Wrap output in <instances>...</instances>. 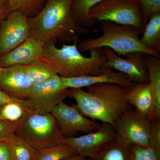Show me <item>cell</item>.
<instances>
[{"label":"cell","mask_w":160,"mask_h":160,"mask_svg":"<svg viewBox=\"0 0 160 160\" xmlns=\"http://www.w3.org/2000/svg\"><path fill=\"white\" fill-rule=\"evenodd\" d=\"M56 42L52 41L44 44L42 58L61 77L95 75L102 72L107 60L103 48L92 49L90 56L87 57L79 51L78 43L64 44L62 48H58Z\"/></svg>","instance_id":"3957f363"},{"label":"cell","mask_w":160,"mask_h":160,"mask_svg":"<svg viewBox=\"0 0 160 160\" xmlns=\"http://www.w3.org/2000/svg\"><path fill=\"white\" fill-rule=\"evenodd\" d=\"M44 51V43L30 36L15 49L0 56V66L2 68H6L25 65L42 57Z\"/></svg>","instance_id":"9a60e30c"},{"label":"cell","mask_w":160,"mask_h":160,"mask_svg":"<svg viewBox=\"0 0 160 160\" xmlns=\"http://www.w3.org/2000/svg\"><path fill=\"white\" fill-rule=\"evenodd\" d=\"M140 41L147 49L160 54V12L152 15Z\"/></svg>","instance_id":"d6986e66"},{"label":"cell","mask_w":160,"mask_h":160,"mask_svg":"<svg viewBox=\"0 0 160 160\" xmlns=\"http://www.w3.org/2000/svg\"><path fill=\"white\" fill-rule=\"evenodd\" d=\"M128 103L141 114L147 118L152 105V95L149 82L136 83L129 89L127 96Z\"/></svg>","instance_id":"e0dca14e"},{"label":"cell","mask_w":160,"mask_h":160,"mask_svg":"<svg viewBox=\"0 0 160 160\" xmlns=\"http://www.w3.org/2000/svg\"><path fill=\"white\" fill-rule=\"evenodd\" d=\"M9 13L8 5L0 7V23L7 17Z\"/></svg>","instance_id":"1f68e13d"},{"label":"cell","mask_w":160,"mask_h":160,"mask_svg":"<svg viewBox=\"0 0 160 160\" xmlns=\"http://www.w3.org/2000/svg\"><path fill=\"white\" fill-rule=\"evenodd\" d=\"M24 66L32 86L43 82L58 75L52 66L42 57Z\"/></svg>","instance_id":"ffe728a7"},{"label":"cell","mask_w":160,"mask_h":160,"mask_svg":"<svg viewBox=\"0 0 160 160\" xmlns=\"http://www.w3.org/2000/svg\"><path fill=\"white\" fill-rule=\"evenodd\" d=\"M130 145L117 137L102 146L90 160H129Z\"/></svg>","instance_id":"ac0fdd59"},{"label":"cell","mask_w":160,"mask_h":160,"mask_svg":"<svg viewBox=\"0 0 160 160\" xmlns=\"http://www.w3.org/2000/svg\"><path fill=\"white\" fill-rule=\"evenodd\" d=\"M149 142V146L160 153V119L150 122Z\"/></svg>","instance_id":"f1b7e54d"},{"label":"cell","mask_w":160,"mask_h":160,"mask_svg":"<svg viewBox=\"0 0 160 160\" xmlns=\"http://www.w3.org/2000/svg\"><path fill=\"white\" fill-rule=\"evenodd\" d=\"M89 17L96 21L134 26L142 33L146 24L136 0H102L90 9Z\"/></svg>","instance_id":"8992f818"},{"label":"cell","mask_w":160,"mask_h":160,"mask_svg":"<svg viewBox=\"0 0 160 160\" xmlns=\"http://www.w3.org/2000/svg\"><path fill=\"white\" fill-rule=\"evenodd\" d=\"M15 134L39 151L57 145L64 137L51 113L26 112Z\"/></svg>","instance_id":"5b68a950"},{"label":"cell","mask_w":160,"mask_h":160,"mask_svg":"<svg viewBox=\"0 0 160 160\" xmlns=\"http://www.w3.org/2000/svg\"><path fill=\"white\" fill-rule=\"evenodd\" d=\"M113 126L117 137L129 145L149 147L150 122L136 109H127L118 118Z\"/></svg>","instance_id":"ba28073f"},{"label":"cell","mask_w":160,"mask_h":160,"mask_svg":"<svg viewBox=\"0 0 160 160\" xmlns=\"http://www.w3.org/2000/svg\"><path fill=\"white\" fill-rule=\"evenodd\" d=\"M19 122L0 120V142H8L15 133Z\"/></svg>","instance_id":"83f0119b"},{"label":"cell","mask_w":160,"mask_h":160,"mask_svg":"<svg viewBox=\"0 0 160 160\" xmlns=\"http://www.w3.org/2000/svg\"><path fill=\"white\" fill-rule=\"evenodd\" d=\"M32 85L24 65L2 68L0 70V90L17 100L28 95Z\"/></svg>","instance_id":"4fadbf2b"},{"label":"cell","mask_w":160,"mask_h":160,"mask_svg":"<svg viewBox=\"0 0 160 160\" xmlns=\"http://www.w3.org/2000/svg\"><path fill=\"white\" fill-rule=\"evenodd\" d=\"M117 137L114 126L109 123L102 122L99 128L93 132L78 137H63L61 142L74 149L79 155L91 158L102 146Z\"/></svg>","instance_id":"7c38bea8"},{"label":"cell","mask_w":160,"mask_h":160,"mask_svg":"<svg viewBox=\"0 0 160 160\" xmlns=\"http://www.w3.org/2000/svg\"><path fill=\"white\" fill-rule=\"evenodd\" d=\"M102 0H74L72 7L73 19L80 26L89 28L95 25L96 21L89 17V11L92 7Z\"/></svg>","instance_id":"44dd1931"},{"label":"cell","mask_w":160,"mask_h":160,"mask_svg":"<svg viewBox=\"0 0 160 160\" xmlns=\"http://www.w3.org/2000/svg\"><path fill=\"white\" fill-rule=\"evenodd\" d=\"M103 49L107 58L104 67L114 69L126 74L135 84L149 82V72L146 62V54L142 52H132L126 56V59H123L109 48L104 47Z\"/></svg>","instance_id":"8fae6325"},{"label":"cell","mask_w":160,"mask_h":160,"mask_svg":"<svg viewBox=\"0 0 160 160\" xmlns=\"http://www.w3.org/2000/svg\"><path fill=\"white\" fill-rule=\"evenodd\" d=\"M102 34L98 38L84 40L78 46L80 52L92 49L107 47L119 56H126L129 53L142 52L156 58L160 54L147 49L140 41L142 32L135 26L122 25L109 21L99 22Z\"/></svg>","instance_id":"277c9868"},{"label":"cell","mask_w":160,"mask_h":160,"mask_svg":"<svg viewBox=\"0 0 160 160\" xmlns=\"http://www.w3.org/2000/svg\"><path fill=\"white\" fill-rule=\"evenodd\" d=\"M1 115L3 120L10 122H18L26 113V112L18 100H14L2 105Z\"/></svg>","instance_id":"d4e9b609"},{"label":"cell","mask_w":160,"mask_h":160,"mask_svg":"<svg viewBox=\"0 0 160 160\" xmlns=\"http://www.w3.org/2000/svg\"><path fill=\"white\" fill-rule=\"evenodd\" d=\"M2 69V67H1V66H0V70H1V69Z\"/></svg>","instance_id":"d590c367"},{"label":"cell","mask_w":160,"mask_h":160,"mask_svg":"<svg viewBox=\"0 0 160 160\" xmlns=\"http://www.w3.org/2000/svg\"><path fill=\"white\" fill-rule=\"evenodd\" d=\"M152 95V105L147 118L149 122L160 119V58L146 54Z\"/></svg>","instance_id":"2e32d148"},{"label":"cell","mask_w":160,"mask_h":160,"mask_svg":"<svg viewBox=\"0 0 160 160\" xmlns=\"http://www.w3.org/2000/svg\"><path fill=\"white\" fill-rule=\"evenodd\" d=\"M61 78L63 86L67 89H82L83 87L103 83L116 84L131 89L135 85L126 74L106 67H103L102 72L99 74L71 78L61 77Z\"/></svg>","instance_id":"5bb4252c"},{"label":"cell","mask_w":160,"mask_h":160,"mask_svg":"<svg viewBox=\"0 0 160 160\" xmlns=\"http://www.w3.org/2000/svg\"><path fill=\"white\" fill-rule=\"evenodd\" d=\"M1 106H2V105H0V120H3L2 118V115H1Z\"/></svg>","instance_id":"e575fe53"},{"label":"cell","mask_w":160,"mask_h":160,"mask_svg":"<svg viewBox=\"0 0 160 160\" xmlns=\"http://www.w3.org/2000/svg\"><path fill=\"white\" fill-rule=\"evenodd\" d=\"M77 154L68 145L60 142L39 151L38 160H61Z\"/></svg>","instance_id":"cb8c5ba5"},{"label":"cell","mask_w":160,"mask_h":160,"mask_svg":"<svg viewBox=\"0 0 160 160\" xmlns=\"http://www.w3.org/2000/svg\"><path fill=\"white\" fill-rule=\"evenodd\" d=\"M139 4L144 21L147 23L155 12H160V0H136Z\"/></svg>","instance_id":"4316f807"},{"label":"cell","mask_w":160,"mask_h":160,"mask_svg":"<svg viewBox=\"0 0 160 160\" xmlns=\"http://www.w3.org/2000/svg\"><path fill=\"white\" fill-rule=\"evenodd\" d=\"M74 0H47L44 7L30 18V36L44 44L52 41L78 42V34H87L89 28L73 19L72 7Z\"/></svg>","instance_id":"6da1fadb"},{"label":"cell","mask_w":160,"mask_h":160,"mask_svg":"<svg viewBox=\"0 0 160 160\" xmlns=\"http://www.w3.org/2000/svg\"><path fill=\"white\" fill-rule=\"evenodd\" d=\"M47 0H9V13L20 10L29 18L34 17L44 7Z\"/></svg>","instance_id":"603a6c76"},{"label":"cell","mask_w":160,"mask_h":160,"mask_svg":"<svg viewBox=\"0 0 160 160\" xmlns=\"http://www.w3.org/2000/svg\"><path fill=\"white\" fill-rule=\"evenodd\" d=\"M69 89L68 96L75 100L80 112L91 119L111 124L131 108L127 100L129 89L110 83L95 84L87 87Z\"/></svg>","instance_id":"7a4b0ae2"},{"label":"cell","mask_w":160,"mask_h":160,"mask_svg":"<svg viewBox=\"0 0 160 160\" xmlns=\"http://www.w3.org/2000/svg\"><path fill=\"white\" fill-rule=\"evenodd\" d=\"M30 18L20 10L11 12L0 23V56L9 52L30 36Z\"/></svg>","instance_id":"30bf717a"},{"label":"cell","mask_w":160,"mask_h":160,"mask_svg":"<svg viewBox=\"0 0 160 160\" xmlns=\"http://www.w3.org/2000/svg\"><path fill=\"white\" fill-rule=\"evenodd\" d=\"M9 0H0V7H3L8 5Z\"/></svg>","instance_id":"836d02e7"},{"label":"cell","mask_w":160,"mask_h":160,"mask_svg":"<svg viewBox=\"0 0 160 160\" xmlns=\"http://www.w3.org/2000/svg\"><path fill=\"white\" fill-rule=\"evenodd\" d=\"M0 160H15L10 145L6 142H0Z\"/></svg>","instance_id":"f546056e"},{"label":"cell","mask_w":160,"mask_h":160,"mask_svg":"<svg viewBox=\"0 0 160 160\" xmlns=\"http://www.w3.org/2000/svg\"><path fill=\"white\" fill-rule=\"evenodd\" d=\"M129 160H160V153L154 148L131 145Z\"/></svg>","instance_id":"484cf974"},{"label":"cell","mask_w":160,"mask_h":160,"mask_svg":"<svg viewBox=\"0 0 160 160\" xmlns=\"http://www.w3.org/2000/svg\"><path fill=\"white\" fill-rule=\"evenodd\" d=\"M64 137H75L78 132L89 133L99 128L101 124L84 115L76 104L69 106L62 102L51 112Z\"/></svg>","instance_id":"9c48e42d"},{"label":"cell","mask_w":160,"mask_h":160,"mask_svg":"<svg viewBox=\"0 0 160 160\" xmlns=\"http://www.w3.org/2000/svg\"><path fill=\"white\" fill-rule=\"evenodd\" d=\"M14 100H18L12 98L0 90V105H3L5 103L14 101Z\"/></svg>","instance_id":"4dcf8cb0"},{"label":"cell","mask_w":160,"mask_h":160,"mask_svg":"<svg viewBox=\"0 0 160 160\" xmlns=\"http://www.w3.org/2000/svg\"><path fill=\"white\" fill-rule=\"evenodd\" d=\"M7 142L15 160H38L39 151L15 134Z\"/></svg>","instance_id":"7402d4cb"},{"label":"cell","mask_w":160,"mask_h":160,"mask_svg":"<svg viewBox=\"0 0 160 160\" xmlns=\"http://www.w3.org/2000/svg\"><path fill=\"white\" fill-rule=\"evenodd\" d=\"M61 160H90V159L89 158L83 157L77 154L69 157L65 158Z\"/></svg>","instance_id":"d6a6232c"},{"label":"cell","mask_w":160,"mask_h":160,"mask_svg":"<svg viewBox=\"0 0 160 160\" xmlns=\"http://www.w3.org/2000/svg\"><path fill=\"white\" fill-rule=\"evenodd\" d=\"M68 93L69 89L64 88L61 77L56 75L32 86L28 95L19 102L26 112L51 113L55 106L68 96Z\"/></svg>","instance_id":"52a82bcc"}]
</instances>
